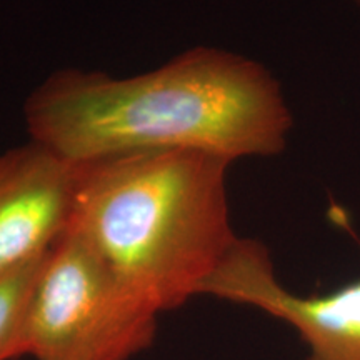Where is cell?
I'll use <instances>...</instances> for the list:
<instances>
[{
	"instance_id": "cell-1",
	"label": "cell",
	"mask_w": 360,
	"mask_h": 360,
	"mask_svg": "<svg viewBox=\"0 0 360 360\" xmlns=\"http://www.w3.org/2000/svg\"><path fill=\"white\" fill-rule=\"evenodd\" d=\"M30 141L89 162L137 152H202L232 164L285 150L294 117L267 67L193 47L143 74L64 69L24 103Z\"/></svg>"
},
{
	"instance_id": "cell-2",
	"label": "cell",
	"mask_w": 360,
	"mask_h": 360,
	"mask_svg": "<svg viewBox=\"0 0 360 360\" xmlns=\"http://www.w3.org/2000/svg\"><path fill=\"white\" fill-rule=\"evenodd\" d=\"M231 160L137 152L79 162L69 231L157 314L200 295L237 236Z\"/></svg>"
},
{
	"instance_id": "cell-3",
	"label": "cell",
	"mask_w": 360,
	"mask_h": 360,
	"mask_svg": "<svg viewBox=\"0 0 360 360\" xmlns=\"http://www.w3.org/2000/svg\"><path fill=\"white\" fill-rule=\"evenodd\" d=\"M157 317L67 229L40 265L15 359L129 360L155 339Z\"/></svg>"
},
{
	"instance_id": "cell-4",
	"label": "cell",
	"mask_w": 360,
	"mask_h": 360,
	"mask_svg": "<svg viewBox=\"0 0 360 360\" xmlns=\"http://www.w3.org/2000/svg\"><path fill=\"white\" fill-rule=\"evenodd\" d=\"M200 295L249 305L289 323L309 347L305 360H360V278L326 294H294L277 278L267 247L238 237Z\"/></svg>"
},
{
	"instance_id": "cell-5",
	"label": "cell",
	"mask_w": 360,
	"mask_h": 360,
	"mask_svg": "<svg viewBox=\"0 0 360 360\" xmlns=\"http://www.w3.org/2000/svg\"><path fill=\"white\" fill-rule=\"evenodd\" d=\"M77 164L29 141L0 150V276L42 257L69 229Z\"/></svg>"
},
{
	"instance_id": "cell-6",
	"label": "cell",
	"mask_w": 360,
	"mask_h": 360,
	"mask_svg": "<svg viewBox=\"0 0 360 360\" xmlns=\"http://www.w3.org/2000/svg\"><path fill=\"white\" fill-rule=\"evenodd\" d=\"M44 257L0 276V360L15 359L22 321Z\"/></svg>"
},
{
	"instance_id": "cell-7",
	"label": "cell",
	"mask_w": 360,
	"mask_h": 360,
	"mask_svg": "<svg viewBox=\"0 0 360 360\" xmlns=\"http://www.w3.org/2000/svg\"><path fill=\"white\" fill-rule=\"evenodd\" d=\"M350 2H354V4H355V6H357V7L360 8V0H350Z\"/></svg>"
}]
</instances>
